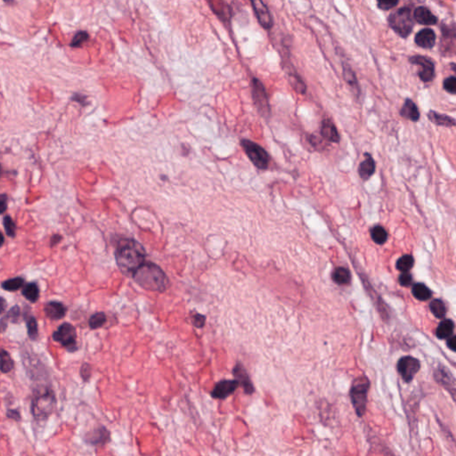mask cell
I'll return each mask as SVG.
<instances>
[{"label": "cell", "instance_id": "7402d4cb", "mask_svg": "<svg viewBox=\"0 0 456 456\" xmlns=\"http://www.w3.org/2000/svg\"><path fill=\"white\" fill-rule=\"evenodd\" d=\"M401 117L404 119H409L411 121L416 122L420 119V111L417 105L411 99H405L404 105L401 108Z\"/></svg>", "mask_w": 456, "mask_h": 456}, {"label": "cell", "instance_id": "816d5d0a", "mask_svg": "<svg viewBox=\"0 0 456 456\" xmlns=\"http://www.w3.org/2000/svg\"><path fill=\"white\" fill-rule=\"evenodd\" d=\"M448 391L451 393V395H452L453 398H454V399H455V400L456 401V388H450V389H448Z\"/></svg>", "mask_w": 456, "mask_h": 456}, {"label": "cell", "instance_id": "9a60e30c", "mask_svg": "<svg viewBox=\"0 0 456 456\" xmlns=\"http://www.w3.org/2000/svg\"><path fill=\"white\" fill-rule=\"evenodd\" d=\"M434 379L438 383L443 386L447 389L454 388L456 385V379L452 372L448 370L447 367L440 365L434 371Z\"/></svg>", "mask_w": 456, "mask_h": 456}, {"label": "cell", "instance_id": "b9f144b4", "mask_svg": "<svg viewBox=\"0 0 456 456\" xmlns=\"http://www.w3.org/2000/svg\"><path fill=\"white\" fill-rule=\"evenodd\" d=\"M398 281L401 286L403 287H408L412 284L413 282V277L409 273H402L400 276L398 278Z\"/></svg>", "mask_w": 456, "mask_h": 456}, {"label": "cell", "instance_id": "f35d334b", "mask_svg": "<svg viewBox=\"0 0 456 456\" xmlns=\"http://www.w3.org/2000/svg\"><path fill=\"white\" fill-rule=\"evenodd\" d=\"M4 232L9 237L14 238L16 235V226L10 216H4L3 218Z\"/></svg>", "mask_w": 456, "mask_h": 456}, {"label": "cell", "instance_id": "4fadbf2b", "mask_svg": "<svg viewBox=\"0 0 456 456\" xmlns=\"http://www.w3.org/2000/svg\"><path fill=\"white\" fill-rule=\"evenodd\" d=\"M252 8L255 12L256 17L260 25L266 30L271 29L274 25L273 17L269 12L268 6L262 1H252Z\"/></svg>", "mask_w": 456, "mask_h": 456}, {"label": "cell", "instance_id": "7bdbcfd3", "mask_svg": "<svg viewBox=\"0 0 456 456\" xmlns=\"http://www.w3.org/2000/svg\"><path fill=\"white\" fill-rule=\"evenodd\" d=\"M398 4V1L396 0V1H379L377 3V5L379 9L381 10H384V11H388V10H390L392 9L393 7H395L396 5Z\"/></svg>", "mask_w": 456, "mask_h": 456}, {"label": "cell", "instance_id": "d4e9b609", "mask_svg": "<svg viewBox=\"0 0 456 456\" xmlns=\"http://www.w3.org/2000/svg\"><path fill=\"white\" fill-rule=\"evenodd\" d=\"M454 330L455 324L452 320H443L436 330V336L439 338V340H446L452 335Z\"/></svg>", "mask_w": 456, "mask_h": 456}, {"label": "cell", "instance_id": "484cf974", "mask_svg": "<svg viewBox=\"0 0 456 456\" xmlns=\"http://www.w3.org/2000/svg\"><path fill=\"white\" fill-rule=\"evenodd\" d=\"M21 294L31 303L38 301L39 298V288L36 282H30L23 286L21 289Z\"/></svg>", "mask_w": 456, "mask_h": 456}, {"label": "cell", "instance_id": "2e32d148", "mask_svg": "<svg viewBox=\"0 0 456 456\" xmlns=\"http://www.w3.org/2000/svg\"><path fill=\"white\" fill-rule=\"evenodd\" d=\"M436 39L437 37H436L434 30L427 28L418 32L414 38V41L418 47H422L425 49H431L435 46Z\"/></svg>", "mask_w": 456, "mask_h": 456}, {"label": "cell", "instance_id": "f907efd6", "mask_svg": "<svg viewBox=\"0 0 456 456\" xmlns=\"http://www.w3.org/2000/svg\"><path fill=\"white\" fill-rule=\"evenodd\" d=\"M1 313L3 314L4 311H5V306H6V302L4 300V298H1Z\"/></svg>", "mask_w": 456, "mask_h": 456}, {"label": "cell", "instance_id": "5bb4252c", "mask_svg": "<svg viewBox=\"0 0 456 456\" xmlns=\"http://www.w3.org/2000/svg\"><path fill=\"white\" fill-rule=\"evenodd\" d=\"M233 373H234L235 379L238 381L240 387L243 388L244 392L246 393L247 395H252L254 393L255 388L252 383V379L250 378L246 369L244 368L242 364L238 363L235 365L233 370Z\"/></svg>", "mask_w": 456, "mask_h": 456}, {"label": "cell", "instance_id": "8fae6325", "mask_svg": "<svg viewBox=\"0 0 456 456\" xmlns=\"http://www.w3.org/2000/svg\"><path fill=\"white\" fill-rule=\"evenodd\" d=\"M411 64L420 67L418 76L423 82H431L435 77V64L426 56H414L409 58Z\"/></svg>", "mask_w": 456, "mask_h": 456}, {"label": "cell", "instance_id": "3957f363", "mask_svg": "<svg viewBox=\"0 0 456 456\" xmlns=\"http://www.w3.org/2000/svg\"><path fill=\"white\" fill-rule=\"evenodd\" d=\"M56 405V395L49 387H39L35 390L31 401V414L38 421L51 415Z\"/></svg>", "mask_w": 456, "mask_h": 456}, {"label": "cell", "instance_id": "ee69618b", "mask_svg": "<svg viewBox=\"0 0 456 456\" xmlns=\"http://www.w3.org/2000/svg\"><path fill=\"white\" fill-rule=\"evenodd\" d=\"M92 374V368L89 364H84L81 369V375L84 380H89Z\"/></svg>", "mask_w": 456, "mask_h": 456}, {"label": "cell", "instance_id": "277c9868", "mask_svg": "<svg viewBox=\"0 0 456 456\" xmlns=\"http://www.w3.org/2000/svg\"><path fill=\"white\" fill-rule=\"evenodd\" d=\"M370 387L371 383L366 376H360L355 379L350 387V400L358 417H363L366 412L367 397Z\"/></svg>", "mask_w": 456, "mask_h": 456}, {"label": "cell", "instance_id": "e0dca14e", "mask_svg": "<svg viewBox=\"0 0 456 456\" xmlns=\"http://www.w3.org/2000/svg\"><path fill=\"white\" fill-rule=\"evenodd\" d=\"M110 439V432L104 427H99L86 435V442L93 446H102Z\"/></svg>", "mask_w": 456, "mask_h": 456}, {"label": "cell", "instance_id": "db71d44e", "mask_svg": "<svg viewBox=\"0 0 456 456\" xmlns=\"http://www.w3.org/2000/svg\"><path fill=\"white\" fill-rule=\"evenodd\" d=\"M452 68L454 69V70H455V71L456 72V64H453Z\"/></svg>", "mask_w": 456, "mask_h": 456}, {"label": "cell", "instance_id": "d590c367", "mask_svg": "<svg viewBox=\"0 0 456 456\" xmlns=\"http://www.w3.org/2000/svg\"><path fill=\"white\" fill-rule=\"evenodd\" d=\"M106 315L103 312H97L91 316L89 321V325L90 329L92 330H96L103 326V324L106 323Z\"/></svg>", "mask_w": 456, "mask_h": 456}, {"label": "cell", "instance_id": "8d00e7d4", "mask_svg": "<svg viewBox=\"0 0 456 456\" xmlns=\"http://www.w3.org/2000/svg\"><path fill=\"white\" fill-rule=\"evenodd\" d=\"M289 81H290V84L292 89L298 92L299 94H304L307 90V87H306V84L304 83V81L301 80V78L299 77L298 75H297V73H294V74H290L289 76Z\"/></svg>", "mask_w": 456, "mask_h": 456}, {"label": "cell", "instance_id": "6da1fadb", "mask_svg": "<svg viewBox=\"0 0 456 456\" xmlns=\"http://www.w3.org/2000/svg\"><path fill=\"white\" fill-rule=\"evenodd\" d=\"M114 257L120 272L128 276H133L146 262L145 248L134 239H121L116 246Z\"/></svg>", "mask_w": 456, "mask_h": 456}, {"label": "cell", "instance_id": "ffe728a7", "mask_svg": "<svg viewBox=\"0 0 456 456\" xmlns=\"http://www.w3.org/2000/svg\"><path fill=\"white\" fill-rule=\"evenodd\" d=\"M320 132H321V136L329 142L338 143L340 141V136H339L337 128L331 119H325L323 120Z\"/></svg>", "mask_w": 456, "mask_h": 456}, {"label": "cell", "instance_id": "4dcf8cb0", "mask_svg": "<svg viewBox=\"0 0 456 456\" xmlns=\"http://www.w3.org/2000/svg\"><path fill=\"white\" fill-rule=\"evenodd\" d=\"M23 286H24V279L20 276L5 280L1 283L2 289L7 290V291H16L20 289H22Z\"/></svg>", "mask_w": 456, "mask_h": 456}, {"label": "cell", "instance_id": "f5cc1de1", "mask_svg": "<svg viewBox=\"0 0 456 456\" xmlns=\"http://www.w3.org/2000/svg\"><path fill=\"white\" fill-rule=\"evenodd\" d=\"M4 235H3V234H1V245L4 244Z\"/></svg>", "mask_w": 456, "mask_h": 456}, {"label": "cell", "instance_id": "52a82bcc", "mask_svg": "<svg viewBox=\"0 0 456 456\" xmlns=\"http://www.w3.org/2000/svg\"><path fill=\"white\" fill-rule=\"evenodd\" d=\"M53 340L59 342L69 352H75L78 350L77 333L73 324L69 323L61 324L53 333Z\"/></svg>", "mask_w": 456, "mask_h": 456}, {"label": "cell", "instance_id": "cb8c5ba5", "mask_svg": "<svg viewBox=\"0 0 456 456\" xmlns=\"http://www.w3.org/2000/svg\"><path fill=\"white\" fill-rule=\"evenodd\" d=\"M214 13L218 15L223 21H229L231 18V8L226 2L223 1H214L209 2Z\"/></svg>", "mask_w": 456, "mask_h": 456}, {"label": "cell", "instance_id": "8992f818", "mask_svg": "<svg viewBox=\"0 0 456 456\" xmlns=\"http://www.w3.org/2000/svg\"><path fill=\"white\" fill-rule=\"evenodd\" d=\"M241 145L245 154L251 160V162L260 170L268 169L269 163V154L265 151L263 147L258 145L255 142L248 139L241 141Z\"/></svg>", "mask_w": 456, "mask_h": 456}, {"label": "cell", "instance_id": "bcb514c9", "mask_svg": "<svg viewBox=\"0 0 456 456\" xmlns=\"http://www.w3.org/2000/svg\"><path fill=\"white\" fill-rule=\"evenodd\" d=\"M7 209V197L5 194L1 195V200H0V210L1 214L4 213V211Z\"/></svg>", "mask_w": 456, "mask_h": 456}, {"label": "cell", "instance_id": "603a6c76", "mask_svg": "<svg viewBox=\"0 0 456 456\" xmlns=\"http://www.w3.org/2000/svg\"><path fill=\"white\" fill-rule=\"evenodd\" d=\"M427 116L432 123L436 124L438 126L451 128L456 125V119H453L452 117L446 115V114H441L435 111H429Z\"/></svg>", "mask_w": 456, "mask_h": 456}, {"label": "cell", "instance_id": "4316f807", "mask_svg": "<svg viewBox=\"0 0 456 456\" xmlns=\"http://www.w3.org/2000/svg\"><path fill=\"white\" fill-rule=\"evenodd\" d=\"M20 318H21V308L19 307V306L11 307V309L6 313V315L1 318L0 324H1L2 332H4V330L7 326L8 321L12 323H18Z\"/></svg>", "mask_w": 456, "mask_h": 456}, {"label": "cell", "instance_id": "ba28073f", "mask_svg": "<svg viewBox=\"0 0 456 456\" xmlns=\"http://www.w3.org/2000/svg\"><path fill=\"white\" fill-rule=\"evenodd\" d=\"M439 50L444 56L456 55V24L441 26V40Z\"/></svg>", "mask_w": 456, "mask_h": 456}, {"label": "cell", "instance_id": "ab89813d", "mask_svg": "<svg viewBox=\"0 0 456 456\" xmlns=\"http://www.w3.org/2000/svg\"><path fill=\"white\" fill-rule=\"evenodd\" d=\"M444 90L450 94H456V77L447 78L443 82Z\"/></svg>", "mask_w": 456, "mask_h": 456}, {"label": "cell", "instance_id": "836d02e7", "mask_svg": "<svg viewBox=\"0 0 456 456\" xmlns=\"http://www.w3.org/2000/svg\"><path fill=\"white\" fill-rule=\"evenodd\" d=\"M371 236L374 243L381 245V244H384V243H386V241L388 239V233L386 232V230L384 229L382 226H374L371 229Z\"/></svg>", "mask_w": 456, "mask_h": 456}, {"label": "cell", "instance_id": "d6986e66", "mask_svg": "<svg viewBox=\"0 0 456 456\" xmlns=\"http://www.w3.org/2000/svg\"><path fill=\"white\" fill-rule=\"evenodd\" d=\"M414 17L415 21L422 25H435L438 22V18L431 10L425 6L416 7L414 12Z\"/></svg>", "mask_w": 456, "mask_h": 456}, {"label": "cell", "instance_id": "9c48e42d", "mask_svg": "<svg viewBox=\"0 0 456 456\" xmlns=\"http://www.w3.org/2000/svg\"><path fill=\"white\" fill-rule=\"evenodd\" d=\"M252 98L257 108L263 115H269L270 113L269 97L265 87L256 78L252 81Z\"/></svg>", "mask_w": 456, "mask_h": 456}, {"label": "cell", "instance_id": "f546056e", "mask_svg": "<svg viewBox=\"0 0 456 456\" xmlns=\"http://www.w3.org/2000/svg\"><path fill=\"white\" fill-rule=\"evenodd\" d=\"M343 77L346 82L357 92V94H359V86L357 76L353 70L347 64L343 65Z\"/></svg>", "mask_w": 456, "mask_h": 456}, {"label": "cell", "instance_id": "83f0119b", "mask_svg": "<svg viewBox=\"0 0 456 456\" xmlns=\"http://www.w3.org/2000/svg\"><path fill=\"white\" fill-rule=\"evenodd\" d=\"M333 280L340 285L349 284L351 281V274L346 268H338L333 274Z\"/></svg>", "mask_w": 456, "mask_h": 456}, {"label": "cell", "instance_id": "c3c4849f", "mask_svg": "<svg viewBox=\"0 0 456 456\" xmlns=\"http://www.w3.org/2000/svg\"><path fill=\"white\" fill-rule=\"evenodd\" d=\"M63 240V237L60 235H55L52 236L51 239H50V244H51L52 247H54L56 244L61 242Z\"/></svg>", "mask_w": 456, "mask_h": 456}, {"label": "cell", "instance_id": "44dd1931", "mask_svg": "<svg viewBox=\"0 0 456 456\" xmlns=\"http://www.w3.org/2000/svg\"><path fill=\"white\" fill-rule=\"evenodd\" d=\"M365 159L363 161L358 169V173L363 180H368L375 172V162L371 154H365Z\"/></svg>", "mask_w": 456, "mask_h": 456}, {"label": "cell", "instance_id": "30bf717a", "mask_svg": "<svg viewBox=\"0 0 456 456\" xmlns=\"http://www.w3.org/2000/svg\"><path fill=\"white\" fill-rule=\"evenodd\" d=\"M421 369V363L417 358L413 357H404L397 363V371L405 382L410 383L414 379L418 371Z\"/></svg>", "mask_w": 456, "mask_h": 456}, {"label": "cell", "instance_id": "60d3db41", "mask_svg": "<svg viewBox=\"0 0 456 456\" xmlns=\"http://www.w3.org/2000/svg\"><path fill=\"white\" fill-rule=\"evenodd\" d=\"M88 39H89V34L86 31H80L79 33L74 36L73 41L71 43V46L73 47L81 46Z\"/></svg>", "mask_w": 456, "mask_h": 456}, {"label": "cell", "instance_id": "7dc6e473", "mask_svg": "<svg viewBox=\"0 0 456 456\" xmlns=\"http://www.w3.org/2000/svg\"><path fill=\"white\" fill-rule=\"evenodd\" d=\"M448 347L449 350H452L454 352H456V336L450 338L448 341Z\"/></svg>", "mask_w": 456, "mask_h": 456}, {"label": "cell", "instance_id": "5b68a950", "mask_svg": "<svg viewBox=\"0 0 456 456\" xmlns=\"http://www.w3.org/2000/svg\"><path fill=\"white\" fill-rule=\"evenodd\" d=\"M414 14L408 6H403L391 13L388 17V25L402 38H407L414 28Z\"/></svg>", "mask_w": 456, "mask_h": 456}, {"label": "cell", "instance_id": "e575fe53", "mask_svg": "<svg viewBox=\"0 0 456 456\" xmlns=\"http://www.w3.org/2000/svg\"><path fill=\"white\" fill-rule=\"evenodd\" d=\"M14 367V363L7 351L1 350V371L7 373L12 371Z\"/></svg>", "mask_w": 456, "mask_h": 456}, {"label": "cell", "instance_id": "1f68e13d", "mask_svg": "<svg viewBox=\"0 0 456 456\" xmlns=\"http://www.w3.org/2000/svg\"><path fill=\"white\" fill-rule=\"evenodd\" d=\"M431 313L439 319H443L447 315V307L445 303L440 299H434L430 304Z\"/></svg>", "mask_w": 456, "mask_h": 456}, {"label": "cell", "instance_id": "d6a6232c", "mask_svg": "<svg viewBox=\"0 0 456 456\" xmlns=\"http://www.w3.org/2000/svg\"><path fill=\"white\" fill-rule=\"evenodd\" d=\"M414 259L411 255H404L397 261V269L401 273H409L410 270L414 268Z\"/></svg>", "mask_w": 456, "mask_h": 456}, {"label": "cell", "instance_id": "f1b7e54d", "mask_svg": "<svg viewBox=\"0 0 456 456\" xmlns=\"http://www.w3.org/2000/svg\"><path fill=\"white\" fill-rule=\"evenodd\" d=\"M412 293L415 298L421 301H425L431 298L432 292L431 290L423 283H416L414 284L412 290Z\"/></svg>", "mask_w": 456, "mask_h": 456}, {"label": "cell", "instance_id": "7a4b0ae2", "mask_svg": "<svg viewBox=\"0 0 456 456\" xmlns=\"http://www.w3.org/2000/svg\"><path fill=\"white\" fill-rule=\"evenodd\" d=\"M132 277L141 288L150 291L163 292L170 287V279L166 273L154 262L146 261Z\"/></svg>", "mask_w": 456, "mask_h": 456}, {"label": "cell", "instance_id": "f6af8a7d", "mask_svg": "<svg viewBox=\"0 0 456 456\" xmlns=\"http://www.w3.org/2000/svg\"><path fill=\"white\" fill-rule=\"evenodd\" d=\"M192 324L193 325L197 327V328H201L204 326L205 321H206V318H205L204 316L202 315H200V314H196L194 316H192Z\"/></svg>", "mask_w": 456, "mask_h": 456}, {"label": "cell", "instance_id": "74e56055", "mask_svg": "<svg viewBox=\"0 0 456 456\" xmlns=\"http://www.w3.org/2000/svg\"><path fill=\"white\" fill-rule=\"evenodd\" d=\"M27 333L31 341H36L39 337L38 322L33 316H30L27 319Z\"/></svg>", "mask_w": 456, "mask_h": 456}, {"label": "cell", "instance_id": "681fc988", "mask_svg": "<svg viewBox=\"0 0 456 456\" xmlns=\"http://www.w3.org/2000/svg\"><path fill=\"white\" fill-rule=\"evenodd\" d=\"M6 415L13 420H20L21 418L17 411H14V410H9L8 412L6 413Z\"/></svg>", "mask_w": 456, "mask_h": 456}, {"label": "cell", "instance_id": "ac0fdd59", "mask_svg": "<svg viewBox=\"0 0 456 456\" xmlns=\"http://www.w3.org/2000/svg\"><path fill=\"white\" fill-rule=\"evenodd\" d=\"M44 312L49 319L61 320L66 316L67 308L63 303L50 301L45 305Z\"/></svg>", "mask_w": 456, "mask_h": 456}, {"label": "cell", "instance_id": "7c38bea8", "mask_svg": "<svg viewBox=\"0 0 456 456\" xmlns=\"http://www.w3.org/2000/svg\"><path fill=\"white\" fill-rule=\"evenodd\" d=\"M239 387L240 385L236 379H223L215 385L211 391V397L220 400L226 399L234 394Z\"/></svg>", "mask_w": 456, "mask_h": 456}]
</instances>
